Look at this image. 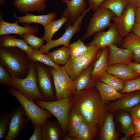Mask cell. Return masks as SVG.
<instances>
[{
    "mask_svg": "<svg viewBox=\"0 0 140 140\" xmlns=\"http://www.w3.org/2000/svg\"><path fill=\"white\" fill-rule=\"evenodd\" d=\"M124 94L123 98L107 105V111L114 113L121 110L129 112L140 103V90Z\"/></svg>",
    "mask_w": 140,
    "mask_h": 140,
    "instance_id": "15",
    "label": "cell"
},
{
    "mask_svg": "<svg viewBox=\"0 0 140 140\" xmlns=\"http://www.w3.org/2000/svg\"><path fill=\"white\" fill-rule=\"evenodd\" d=\"M133 124L134 134L133 135V137L140 136V120Z\"/></svg>",
    "mask_w": 140,
    "mask_h": 140,
    "instance_id": "44",
    "label": "cell"
},
{
    "mask_svg": "<svg viewBox=\"0 0 140 140\" xmlns=\"http://www.w3.org/2000/svg\"><path fill=\"white\" fill-rule=\"evenodd\" d=\"M107 47L108 51L107 58L108 66L117 64L127 65L132 62L134 54L131 50L120 48L113 44Z\"/></svg>",
    "mask_w": 140,
    "mask_h": 140,
    "instance_id": "16",
    "label": "cell"
},
{
    "mask_svg": "<svg viewBox=\"0 0 140 140\" xmlns=\"http://www.w3.org/2000/svg\"><path fill=\"white\" fill-rule=\"evenodd\" d=\"M25 53L29 59L34 62H38L49 66L56 68H60L61 67L52 61L47 54L40 52L39 50L34 53L29 54Z\"/></svg>",
    "mask_w": 140,
    "mask_h": 140,
    "instance_id": "35",
    "label": "cell"
},
{
    "mask_svg": "<svg viewBox=\"0 0 140 140\" xmlns=\"http://www.w3.org/2000/svg\"><path fill=\"white\" fill-rule=\"evenodd\" d=\"M5 140H15L19 137L21 131L30 120L21 105L13 110Z\"/></svg>",
    "mask_w": 140,
    "mask_h": 140,
    "instance_id": "11",
    "label": "cell"
},
{
    "mask_svg": "<svg viewBox=\"0 0 140 140\" xmlns=\"http://www.w3.org/2000/svg\"><path fill=\"white\" fill-rule=\"evenodd\" d=\"M68 20L67 18L61 17L59 19L52 20L44 26V34L43 38L45 41L47 43L52 40L54 34Z\"/></svg>",
    "mask_w": 140,
    "mask_h": 140,
    "instance_id": "30",
    "label": "cell"
},
{
    "mask_svg": "<svg viewBox=\"0 0 140 140\" xmlns=\"http://www.w3.org/2000/svg\"><path fill=\"white\" fill-rule=\"evenodd\" d=\"M102 81L119 92L124 88V81L113 75L106 73L98 80Z\"/></svg>",
    "mask_w": 140,
    "mask_h": 140,
    "instance_id": "34",
    "label": "cell"
},
{
    "mask_svg": "<svg viewBox=\"0 0 140 140\" xmlns=\"http://www.w3.org/2000/svg\"><path fill=\"white\" fill-rule=\"evenodd\" d=\"M108 52L107 47L103 48L100 56L94 64L91 76L95 81L98 80L101 75L106 73L108 66L107 58Z\"/></svg>",
    "mask_w": 140,
    "mask_h": 140,
    "instance_id": "29",
    "label": "cell"
},
{
    "mask_svg": "<svg viewBox=\"0 0 140 140\" xmlns=\"http://www.w3.org/2000/svg\"><path fill=\"white\" fill-rule=\"evenodd\" d=\"M97 125L95 123L86 121L83 122L78 130L77 140H94L97 137Z\"/></svg>",
    "mask_w": 140,
    "mask_h": 140,
    "instance_id": "27",
    "label": "cell"
},
{
    "mask_svg": "<svg viewBox=\"0 0 140 140\" xmlns=\"http://www.w3.org/2000/svg\"><path fill=\"white\" fill-rule=\"evenodd\" d=\"M133 124L140 120V103L134 107L129 111Z\"/></svg>",
    "mask_w": 140,
    "mask_h": 140,
    "instance_id": "41",
    "label": "cell"
},
{
    "mask_svg": "<svg viewBox=\"0 0 140 140\" xmlns=\"http://www.w3.org/2000/svg\"><path fill=\"white\" fill-rule=\"evenodd\" d=\"M122 39L114 22L107 31H102L95 34L93 40L86 45H95L102 49L111 44L115 45L122 41Z\"/></svg>",
    "mask_w": 140,
    "mask_h": 140,
    "instance_id": "13",
    "label": "cell"
},
{
    "mask_svg": "<svg viewBox=\"0 0 140 140\" xmlns=\"http://www.w3.org/2000/svg\"><path fill=\"white\" fill-rule=\"evenodd\" d=\"M15 47L18 48L29 54L34 53L39 50L31 48L22 39H18L15 36L9 34L0 36V47Z\"/></svg>",
    "mask_w": 140,
    "mask_h": 140,
    "instance_id": "22",
    "label": "cell"
},
{
    "mask_svg": "<svg viewBox=\"0 0 140 140\" xmlns=\"http://www.w3.org/2000/svg\"><path fill=\"white\" fill-rule=\"evenodd\" d=\"M71 101L72 106L79 111L86 121L102 126L107 111V105L96 87L76 92Z\"/></svg>",
    "mask_w": 140,
    "mask_h": 140,
    "instance_id": "1",
    "label": "cell"
},
{
    "mask_svg": "<svg viewBox=\"0 0 140 140\" xmlns=\"http://www.w3.org/2000/svg\"><path fill=\"white\" fill-rule=\"evenodd\" d=\"M118 120L122 131L125 135L121 139H128L134 134L133 123L129 113L125 111L121 112L118 115Z\"/></svg>",
    "mask_w": 140,
    "mask_h": 140,
    "instance_id": "31",
    "label": "cell"
},
{
    "mask_svg": "<svg viewBox=\"0 0 140 140\" xmlns=\"http://www.w3.org/2000/svg\"><path fill=\"white\" fill-rule=\"evenodd\" d=\"M113 113L107 112L100 130L99 140H116L117 139L119 134L115 129Z\"/></svg>",
    "mask_w": 140,
    "mask_h": 140,
    "instance_id": "19",
    "label": "cell"
},
{
    "mask_svg": "<svg viewBox=\"0 0 140 140\" xmlns=\"http://www.w3.org/2000/svg\"><path fill=\"white\" fill-rule=\"evenodd\" d=\"M66 5L61 17L68 18V22L73 25L82 14L86 10L85 0H61Z\"/></svg>",
    "mask_w": 140,
    "mask_h": 140,
    "instance_id": "17",
    "label": "cell"
},
{
    "mask_svg": "<svg viewBox=\"0 0 140 140\" xmlns=\"http://www.w3.org/2000/svg\"><path fill=\"white\" fill-rule=\"evenodd\" d=\"M129 3L128 0H106L100 7L108 9L115 16H120L124 11Z\"/></svg>",
    "mask_w": 140,
    "mask_h": 140,
    "instance_id": "32",
    "label": "cell"
},
{
    "mask_svg": "<svg viewBox=\"0 0 140 140\" xmlns=\"http://www.w3.org/2000/svg\"><path fill=\"white\" fill-rule=\"evenodd\" d=\"M106 0H87L88 3L93 11H96Z\"/></svg>",
    "mask_w": 140,
    "mask_h": 140,
    "instance_id": "43",
    "label": "cell"
},
{
    "mask_svg": "<svg viewBox=\"0 0 140 140\" xmlns=\"http://www.w3.org/2000/svg\"><path fill=\"white\" fill-rule=\"evenodd\" d=\"M12 86L29 99L45 101L39 89L37 76L34 62L30 60V66L26 76L19 78L12 76L11 81Z\"/></svg>",
    "mask_w": 140,
    "mask_h": 140,
    "instance_id": "3",
    "label": "cell"
},
{
    "mask_svg": "<svg viewBox=\"0 0 140 140\" xmlns=\"http://www.w3.org/2000/svg\"><path fill=\"white\" fill-rule=\"evenodd\" d=\"M9 93L19 102L31 121L33 128L36 125L42 128L45 122L52 114L47 110L39 106L33 100L26 97L13 87L11 86Z\"/></svg>",
    "mask_w": 140,
    "mask_h": 140,
    "instance_id": "4",
    "label": "cell"
},
{
    "mask_svg": "<svg viewBox=\"0 0 140 140\" xmlns=\"http://www.w3.org/2000/svg\"><path fill=\"white\" fill-rule=\"evenodd\" d=\"M106 72L124 81L140 76V73L131 69L127 64H117L108 66Z\"/></svg>",
    "mask_w": 140,
    "mask_h": 140,
    "instance_id": "21",
    "label": "cell"
},
{
    "mask_svg": "<svg viewBox=\"0 0 140 140\" xmlns=\"http://www.w3.org/2000/svg\"><path fill=\"white\" fill-rule=\"evenodd\" d=\"M11 114L3 113L0 115V140L5 138L8 130Z\"/></svg>",
    "mask_w": 140,
    "mask_h": 140,
    "instance_id": "38",
    "label": "cell"
},
{
    "mask_svg": "<svg viewBox=\"0 0 140 140\" xmlns=\"http://www.w3.org/2000/svg\"><path fill=\"white\" fill-rule=\"evenodd\" d=\"M64 140H77L75 137H73L68 135L65 136L63 138Z\"/></svg>",
    "mask_w": 140,
    "mask_h": 140,
    "instance_id": "49",
    "label": "cell"
},
{
    "mask_svg": "<svg viewBox=\"0 0 140 140\" xmlns=\"http://www.w3.org/2000/svg\"><path fill=\"white\" fill-rule=\"evenodd\" d=\"M47 0H13L14 6L24 14L29 12H41L45 10Z\"/></svg>",
    "mask_w": 140,
    "mask_h": 140,
    "instance_id": "18",
    "label": "cell"
},
{
    "mask_svg": "<svg viewBox=\"0 0 140 140\" xmlns=\"http://www.w3.org/2000/svg\"><path fill=\"white\" fill-rule=\"evenodd\" d=\"M132 32L140 38V23H135Z\"/></svg>",
    "mask_w": 140,
    "mask_h": 140,
    "instance_id": "46",
    "label": "cell"
},
{
    "mask_svg": "<svg viewBox=\"0 0 140 140\" xmlns=\"http://www.w3.org/2000/svg\"><path fill=\"white\" fill-rule=\"evenodd\" d=\"M91 10V7L89 6L73 25L68 21L65 27V31L62 35L57 39L52 40L47 43L39 49V51L45 53L48 52L50 49L61 45L68 47L72 37L80 31L84 17Z\"/></svg>",
    "mask_w": 140,
    "mask_h": 140,
    "instance_id": "9",
    "label": "cell"
},
{
    "mask_svg": "<svg viewBox=\"0 0 140 140\" xmlns=\"http://www.w3.org/2000/svg\"><path fill=\"white\" fill-rule=\"evenodd\" d=\"M135 21L136 23H140V7L136 9Z\"/></svg>",
    "mask_w": 140,
    "mask_h": 140,
    "instance_id": "47",
    "label": "cell"
},
{
    "mask_svg": "<svg viewBox=\"0 0 140 140\" xmlns=\"http://www.w3.org/2000/svg\"><path fill=\"white\" fill-rule=\"evenodd\" d=\"M0 62L12 76L19 78L26 76L30 66L25 52L15 47H0Z\"/></svg>",
    "mask_w": 140,
    "mask_h": 140,
    "instance_id": "2",
    "label": "cell"
},
{
    "mask_svg": "<svg viewBox=\"0 0 140 140\" xmlns=\"http://www.w3.org/2000/svg\"><path fill=\"white\" fill-rule=\"evenodd\" d=\"M88 46L87 51L85 55L78 59L70 55L67 62L64 66L74 81L82 72L97 60L101 53L102 49L96 45Z\"/></svg>",
    "mask_w": 140,
    "mask_h": 140,
    "instance_id": "5",
    "label": "cell"
},
{
    "mask_svg": "<svg viewBox=\"0 0 140 140\" xmlns=\"http://www.w3.org/2000/svg\"><path fill=\"white\" fill-rule=\"evenodd\" d=\"M2 14L0 15V35L11 34L19 35L21 36L23 34L32 33L36 34L40 31L37 25H30L29 24L22 23L24 26L18 25V20L10 23L4 21L2 18Z\"/></svg>",
    "mask_w": 140,
    "mask_h": 140,
    "instance_id": "14",
    "label": "cell"
},
{
    "mask_svg": "<svg viewBox=\"0 0 140 140\" xmlns=\"http://www.w3.org/2000/svg\"><path fill=\"white\" fill-rule=\"evenodd\" d=\"M127 65L131 69L140 73V63L132 62Z\"/></svg>",
    "mask_w": 140,
    "mask_h": 140,
    "instance_id": "45",
    "label": "cell"
},
{
    "mask_svg": "<svg viewBox=\"0 0 140 140\" xmlns=\"http://www.w3.org/2000/svg\"><path fill=\"white\" fill-rule=\"evenodd\" d=\"M62 130L58 122L52 121L47 119L42 127V140H60L61 137Z\"/></svg>",
    "mask_w": 140,
    "mask_h": 140,
    "instance_id": "23",
    "label": "cell"
},
{
    "mask_svg": "<svg viewBox=\"0 0 140 140\" xmlns=\"http://www.w3.org/2000/svg\"><path fill=\"white\" fill-rule=\"evenodd\" d=\"M136 8L132 4H129L125 10L119 17L115 15L112 20L116 25L118 32L123 39L132 32L135 23V10Z\"/></svg>",
    "mask_w": 140,
    "mask_h": 140,
    "instance_id": "12",
    "label": "cell"
},
{
    "mask_svg": "<svg viewBox=\"0 0 140 140\" xmlns=\"http://www.w3.org/2000/svg\"><path fill=\"white\" fill-rule=\"evenodd\" d=\"M114 13L107 9L99 7L91 17L86 31L82 39L84 40L96 33L110 27Z\"/></svg>",
    "mask_w": 140,
    "mask_h": 140,
    "instance_id": "8",
    "label": "cell"
},
{
    "mask_svg": "<svg viewBox=\"0 0 140 140\" xmlns=\"http://www.w3.org/2000/svg\"><path fill=\"white\" fill-rule=\"evenodd\" d=\"M6 0H0V5H4L5 3Z\"/></svg>",
    "mask_w": 140,
    "mask_h": 140,
    "instance_id": "50",
    "label": "cell"
},
{
    "mask_svg": "<svg viewBox=\"0 0 140 140\" xmlns=\"http://www.w3.org/2000/svg\"><path fill=\"white\" fill-rule=\"evenodd\" d=\"M49 67L55 88V100L72 98L76 93V89L74 81L64 66L58 68Z\"/></svg>",
    "mask_w": 140,
    "mask_h": 140,
    "instance_id": "6",
    "label": "cell"
},
{
    "mask_svg": "<svg viewBox=\"0 0 140 140\" xmlns=\"http://www.w3.org/2000/svg\"><path fill=\"white\" fill-rule=\"evenodd\" d=\"M12 76L7 69L0 64V83L6 87L11 86Z\"/></svg>",
    "mask_w": 140,
    "mask_h": 140,
    "instance_id": "40",
    "label": "cell"
},
{
    "mask_svg": "<svg viewBox=\"0 0 140 140\" xmlns=\"http://www.w3.org/2000/svg\"><path fill=\"white\" fill-rule=\"evenodd\" d=\"M72 98L63 99L54 101L40 100L34 101L39 106L53 115L58 121L62 130L67 131V123L70 110L72 107Z\"/></svg>",
    "mask_w": 140,
    "mask_h": 140,
    "instance_id": "7",
    "label": "cell"
},
{
    "mask_svg": "<svg viewBox=\"0 0 140 140\" xmlns=\"http://www.w3.org/2000/svg\"><path fill=\"white\" fill-rule=\"evenodd\" d=\"M124 81V87L120 93L124 94L140 90V76Z\"/></svg>",
    "mask_w": 140,
    "mask_h": 140,
    "instance_id": "39",
    "label": "cell"
},
{
    "mask_svg": "<svg viewBox=\"0 0 140 140\" xmlns=\"http://www.w3.org/2000/svg\"><path fill=\"white\" fill-rule=\"evenodd\" d=\"M68 47L70 51V56L76 59L85 55L88 49V46L85 45L80 39L69 44Z\"/></svg>",
    "mask_w": 140,
    "mask_h": 140,
    "instance_id": "36",
    "label": "cell"
},
{
    "mask_svg": "<svg viewBox=\"0 0 140 140\" xmlns=\"http://www.w3.org/2000/svg\"><path fill=\"white\" fill-rule=\"evenodd\" d=\"M132 140H140V136L136 137H133L131 139Z\"/></svg>",
    "mask_w": 140,
    "mask_h": 140,
    "instance_id": "51",
    "label": "cell"
},
{
    "mask_svg": "<svg viewBox=\"0 0 140 140\" xmlns=\"http://www.w3.org/2000/svg\"><path fill=\"white\" fill-rule=\"evenodd\" d=\"M33 134L29 138V140H42V128L38 125L33 128Z\"/></svg>",
    "mask_w": 140,
    "mask_h": 140,
    "instance_id": "42",
    "label": "cell"
},
{
    "mask_svg": "<svg viewBox=\"0 0 140 140\" xmlns=\"http://www.w3.org/2000/svg\"><path fill=\"white\" fill-rule=\"evenodd\" d=\"M122 42V47L134 52V62L140 63V38L131 32L123 38Z\"/></svg>",
    "mask_w": 140,
    "mask_h": 140,
    "instance_id": "24",
    "label": "cell"
},
{
    "mask_svg": "<svg viewBox=\"0 0 140 140\" xmlns=\"http://www.w3.org/2000/svg\"><path fill=\"white\" fill-rule=\"evenodd\" d=\"M95 62L82 72L74 81L76 92L84 90L90 89L96 87L95 81L91 76Z\"/></svg>",
    "mask_w": 140,
    "mask_h": 140,
    "instance_id": "20",
    "label": "cell"
},
{
    "mask_svg": "<svg viewBox=\"0 0 140 140\" xmlns=\"http://www.w3.org/2000/svg\"><path fill=\"white\" fill-rule=\"evenodd\" d=\"M96 87L103 102L106 103L111 101H114L123 98L124 94L120 93L104 82L98 80L95 81Z\"/></svg>",
    "mask_w": 140,
    "mask_h": 140,
    "instance_id": "28",
    "label": "cell"
},
{
    "mask_svg": "<svg viewBox=\"0 0 140 140\" xmlns=\"http://www.w3.org/2000/svg\"><path fill=\"white\" fill-rule=\"evenodd\" d=\"M129 3L136 8L140 7V0H128Z\"/></svg>",
    "mask_w": 140,
    "mask_h": 140,
    "instance_id": "48",
    "label": "cell"
},
{
    "mask_svg": "<svg viewBox=\"0 0 140 140\" xmlns=\"http://www.w3.org/2000/svg\"><path fill=\"white\" fill-rule=\"evenodd\" d=\"M34 62L37 74L38 85L41 93L45 101L46 99H54L51 74L50 68L47 67L44 64L37 61Z\"/></svg>",
    "mask_w": 140,
    "mask_h": 140,
    "instance_id": "10",
    "label": "cell"
},
{
    "mask_svg": "<svg viewBox=\"0 0 140 140\" xmlns=\"http://www.w3.org/2000/svg\"><path fill=\"white\" fill-rule=\"evenodd\" d=\"M45 53L56 64L63 65L67 62L70 55V51L69 47L64 46L51 52H48Z\"/></svg>",
    "mask_w": 140,
    "mask_h": 140,
    "instance_id": "33",
    "label": "cell"
},
{
    "mask_svg": "<svg viewBox=\"0 0 140 140\" xmlns=\"http://www.w3.org/2000/svg\"><path fill=\"white\" fill-rule=\"evenodd\" d=\"M85 121L84 117L79 111L72 106L68 116L67 127L68 135L76 138L80 125Z\"/></svg>",
    "mask_w": 140,
    "mask_h": 140,
    "instance_id": "26",
    "label": "cell"
},
{
    "mask_svg": "<svg viewBox=\"0 0 140 140\" xmlns=\"http://www.w3.org/2000/svg\"><path fill=\"white\" fill-rule=\"evenodd\" d=\"M15 18L22 23H37L44 26L53 20L57 16V13L53 12L42 15H35L27 13L23 16H17L14 13Z\"/></svg>",
    "mask_w": 140,
    "mask_h": 140,
    "instance_id": "25",
    "label": "cell"
},
{
    "mask_svg": "<svg viewBox=\"0 0 140 140\" xmlns=\"http://www.w3.org/2000/svg\"><path fill=\"white\" fill-rule=\"evenodd\" d=\"M20 37L31 48L33 49L39 50L44 45L45 40L43 38L37 37L33 33H25Z\"/></svg>",
    "mask_w": 140,
    "mask_h": 140,
    "instance_id": "37",
    "label": "cell"
}]
</instances>
